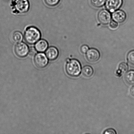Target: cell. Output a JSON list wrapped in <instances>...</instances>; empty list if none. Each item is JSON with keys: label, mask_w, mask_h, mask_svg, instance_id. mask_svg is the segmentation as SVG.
<instances>
[{"label": "cell", "mask_w": 134, "mask_h": 134, "mask_svg": "<svg viewBox=\"0 0 134 134\" xmlns=\"http://www.w3.org/2000/svg\"><path fill=\"white\" fill-rule=\"evenodd\" d=\"M40 30L34 26L27 27L25 30L24 38L25 41L30 44H35L41 38Z\"/></svg>", "instance_id": "cell-1"}, {"label": "cell", "mask_w": 134, "mask_h": 134, "mask_svg": "<svg viewBox=\"0 0 134 134\" xmlns=\"http://www.w3.org/2000/svg\"><path fill=\"white\" fill-rule=\"evenodd\" d=\"M65 70L67 74L71 77H78L81 72V64L76 59H68L65 66Z\"/></svg>", "instance_id": "cell-2"}, {"label": "cell", "mask_w": 134, "mask_h": 134, "mask_svg": "<svg viewBox=\"0 0 134 134\" xmlns=\"http://www.w3.org/2000/svg\"><path fill=\"white\" fill-rule=\"evenodd\" d=\"M11 6L13 14H19L27 13L30 5L28 0H14Z\"/></svg>", "instance_id": "cell-3"}, {"label": "cell", "mask_w": 134, "mask_h": 134, "mask_svg": "<svg viewBox=\"0 0 134 134\" xmlns=\"http://www.w3.org/2000/svg\"><path fill=\"white\" fill-rule=\"evenodd\" d=\"M35 65L39 68H43L47 66L48 59L46 54L43 52H38L35 54L34 58Z\"/></svg>", "instance_id": "cell-4"}, {"label": "cell", "mask_w": 134, "mask_h": 134, "mask_svg": "<svg viewBox=\"0 0 134 134\" xmlns=\"http://www.w3.org/2000/svg\"><path fill=\"white\" fill-rule=\"evenodd\" d=\"M30 48L26 43L23 42L17 43L14 48L15 54L20 58L26 57L29 53Z\"/></svg>", "instance_id": "cell-5"}, {"label": "cell", "mask_w": 134, "mask_h": 134, "mask_svg": "<svg viewBox=\"0 0 134 134\" xmlns=\"http://www.w3.org/2000/svg\"><path fill=\"white\" fill-rule=\"evenodd\" d=\"M123 3V0H106L105 6L109 12L113 13L120 8Z\"/></svg>", "instance_id": "cell-6"}, {"label": "cell", "mask_w": 134, "mask_h": 134, "mask_svg": "<svg viewBox=\"0 0 134 134\" xmlns=\"http://www.w3.org/2000/svg\"><path fill=\"white\" fill-rule=\"evenodd\" d=\"M111 16L110 12L107 10H101L98 14V19L100 23L103 25H107L111 22Z\"/></svg>", "instance_id": "cell-7"}, {"label": "cell", "mask_w": 134, "mask_h": 134, "mask_svg": "<svg viewBox=\"0 0 134 134\" xmlns=\"http://www.w3.org/2000/svg\"><path fill=\"white\" fill-rule=\"evenodd\" d=\"M86 57L88 61L90 62H96L100 57V53L95 48H91L86 52Z\"/></svg>", "instance_id": "cell-8"}, {"label": "cell", "mask_w": 134, "mask_h": 134, "mask_svg": "<svg viewBox=\"0 0 134 134\" xmlns=\"http://www.w3.org/2000/svg\"><path fill=\"white\" fill-rule=\"evenodd\" d=\"M126 17L125 13L121 10H117L114 12L111 15L113 20L118 23L124 22L126 20Z\"/></svg>", "instance_id": "cell-9"}, {"label": "cell", "mask_w": 134, "mask_h": 134, "mask_svg": "<svg viewBox=\"0 0 134 134\" xmlns=\"http://www.w3.org/2000/svg\"><path fill=\"white\" fill-rule=\"evenodd\" d=\"M46 55L48 60L51 61H54L58 57L59 52L58 49L56 47L51 46L48 48L46 51Z\"/></svg>", "instance_id": "cell-10"}, {"label": "cell", "mask_w": 134, "mask_h": 134, "mask_svg": "<svg viewBox=\"0 0 134 134\" xmlns=\"http://www.w3.org/2000/svg\"><path fill=\"white\" fill-rule=\"evenodd\" d=\"M48 42L44 39H40L35 44V48L37 52H44L48 48Z\"/></svg>", "instance_id": "cell-11"}, {"label": "cell", "mask_w": 134, "mask_h": 134, "mask_svg": "<svg viewBox=\"0 0 134 134\" xmlns=\"http://www.w3.org/2000/svg\"><path fill=\"white\" fill-rule=\"evenodd\" d=\"M125 79L127 83L134 85V70H130L127 72L125 76Z\"/></svg>", "instance_id": "cell-12"}, {"label": "cell", "mask_w": 134, "mask_h": 134, "mask_svg": "<svg viewBox=\"0 0 134 134\" xmlns=\"http://www.w3.org/2000/svg\"><path fill=\"white\" fill-rule=\"evenodd\" d=\"M81 71L83 75L85 77H91L94 73L93 68L89 65H86L83 67Z\"/></svg>", "instance_id": "cell-13"}, {"label": "cell", "mask_w": 134, "mask_h": 134, "mask_svg": "<svg viewBox=\"0 0 134 134\" xmlns=\"http://www.w3.org/2000/svg\"><path fill=\"white\" fill-rule=\"evenodd\" d=\"M128 66L125 63H122L119 65V69L117 71L116 74L119 77L128 71Z\"/></svg>", "instance_id": "cell-14"}, {"label": "cell", "mask_w": 134, "mask_h": 134, "mask_svg": "<svg viewBox=\"0 0 134 134\" xmlns=\"http://www.w3.org/2000/svg\"><path fill=\"white\" fill-rule=\"evenodd\" d=\"M12 38L14 42H20L23 40V36L21 32L19 31H15L13 33L12 35Z\"/></svg>", "instance_id": "cell-15"}, {"label": "cell", "mask_w": 134, "mask_h": 134, "mask_svg": "<svg viewBox=\"0 0 134 134\" xmlns=\"http://www.w3.org/2000/svg\"><path fill=\"white\" fill-rule=\"evenodd\" d=\"M106 0H91L92 4L94 7H102L105 3Z\"/></svg>", "instance_id": "cell-16"}, {"label": "cell", "mask_w": 134, "mask_h": 134, "mask_svg": "<svg viewBox=\"0 0 134 134\" xmlns=\"http://www.w3.org/2000/svg\"><path fill=\"white\" fill-rule=\"evenodd\" d=\"M127 59L130 65L134 66V50L129 52L127 56Z\"/></svg>", "instance_id": "cell-17"}, {"label": "cell", "mask_w": 134, "mask_h": 134, "mask_svg": "<svg viewBox=\"0 0 134 134\" xmlns=\"http://www.w3.org/2000/svg\"><path fill=\"white\" fill-rule=\"evenodd\" d=\"M44 1L48 6L54 7L58 5L60 2V0H44Z\"/></svg>", "instance_id": "cell-18"}, {"label": "cell", "mask_w": 134, "mask_h": 134, "mask_svg": "<svg viewBox=\"0 0 134 134\" xmlns=\"http://www.w3.org/2000/svg\"><path fill=\"white\" fill-rule=\"evenodd\" d=\"M118 23L114 20L111 21L109 24L110 28L112 30H115L118 27Z\"/></svg>", "instance_id": "cell-19"}, {"label": "cell", "mask_w": 134, "mask_h": 134, "mask_svg": "<svg viewBox=\"0 0 134 134\" xmlns=\"http://www.w3.org/2000/svg\"><path fill=\"white\" fill-rule=\"evenodd\" d=\"M104 134H116V132L115 130L112 128H109L103 132Z\"/></svg>", "instance_id": "cell-20"}, {"label": "cell", "mask_w": 134, "mask_h": 134, "mask_svg": "<svg viewBox=\"0 0 134 134\" xmlns=\"http://www.w3.org/2000/svg\"><path fill=\"white\" fill-rule=\"evenodd\" d=\"M89 49L88 47L86 45H83L82 46L81 49V52L83 53H86Z\"/></svg>", "instance_id": "cell-21"}, {"label": "cell", "mask_w": 134, "mask_h": 134, "mask_svg": "<svg viewBox=\"0 0 134 134\" xmlns=\"http://www.w3.org/2000/svg\"><path fill=\"white\" fill-rule=\"evenodd\" d=\"M130 93L131 95L132 96V97H134V86L132 87L130 89Z\"/></svg>", "instance_id": "cell-22"}]
</instances>
